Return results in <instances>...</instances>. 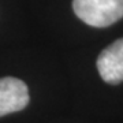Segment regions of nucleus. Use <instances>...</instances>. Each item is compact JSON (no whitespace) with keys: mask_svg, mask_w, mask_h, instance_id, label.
Returning <instances> with one entry per match:
<instances>
[{"mask_svg":"<svg viewBox=\"0 0 123 123\" xmlns=\"http://www.w3.org/2000/svg\"><path fill=\"white\" fill-rule=\"evenodd\" d=\"M73 11L92 27H108L123 18V0H73Z\"/></svg>","mask_w":123,"mask_h":123,"instance_id":"f257e3e1","label":"nucleus"},{"mask_svg":"<svg viewBox=\"0 0 123 123\" xmlns=\"http://www.w3.org/2000/svg\"><path fill=\"white\" fill-rule=\"evenodd\" d=\"M29 104L26 84L14 77L0 78V116L23 110Z\"/></svg>","mask_w":123,"mask_h":123,"instance_id":"f03ea898","label":"nucleus"},{"mask_svg":"<svg viewBox=\"0 0 123 123\" xmlns=\"http://www.w3.org/2000/svg\"><path fill=\"white\" fill-rule=\"evenodd\" d=\"M97 70L104 82L116 85L123 82V38L114 41L97 57Z\"/></svg>","mask_w":123,"mask_h":123,"instance_id":"7ed1b4c3","label":"nucleus"}]
</instances>
